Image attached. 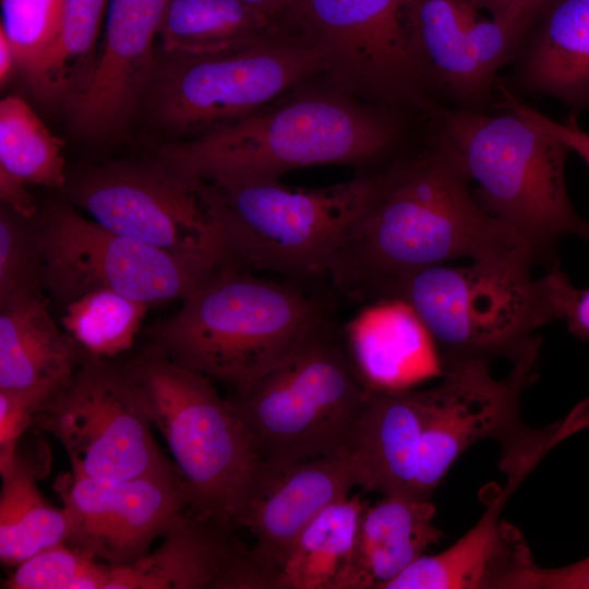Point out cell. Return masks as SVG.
I'll use <instances>...</instances> for the list:
<instances>
[{"instance_id":"1","label":"cell","mask_w":589,"mask_h":589,"mask_svg":"<svg viewBox=\"0 0 589 589\" xmlns=\"http://www.w3.org/2000/svg\"><path fill=\"white\" fill-rule=\"evenodd\" d=\"M374 175L373 193L327 269L345 296L382 300L400 279L456 259L538 263L510 228L480 206L456 156L433 134L425 148Z\"/></svg>"},{"instance_id":"11","label":"cell","mask_w":589,"mask_h":589,"mask_svg":"<svg viewBox=\"0 0 589 589\" xmlns=\"http://www.w3.org/2000/svg\"><path fill=\"white\" fill-rule=\"evenodd\" d=\"M312 48L280 33L205 55H168L148 91L156 118L200 135L241 119L322 75Z\"/></svg>"},{"instance_id":"31","label":"cell","mask_w":589,"mask_h":589,"mask_svg":"<svg viewBox=\"0 0 589 589\" xmlns=\"http://www.w3.org/2000/svg\"><path fill=\"white\" fill-rule=\"evenodd\" d=\"M149 305L111 290L86 293L63 306L61 326L93 358L129 350Z\"/></svg>"},{"instance_id":"17","label":"cell","mask_w":589,"mask_h":589,"mask_svg":"<svg viewBox=\"0 0 589 589\" xmlns=\"http://www.w3.org/2000/svg\"><path fill=\"white\" fill-rule=\"evenodd\" d=\"M354 486H362V476L350 450L289 464L263 461L238 528L253 534V555L273 578L275 589L302 531L327 507L347 498Z\"/></svg>"},{"instance_id":"12","label":"cell","mask_w":589,"mask_h":589,"mask_svg":"<svg viewBox=\"0 0 589 589\" xmlns=\"http://www.w3.org/2000/svg\"><path fill=\"white\" fill-rule=\"evenodd\" d=\"M64 189L69 203L116 232L187 261L227 264L202 182L160 159L94 166Z\"/></svg>"},{"instance_id":"2","label":"cell","mask_w":589,"mask_h":589,"mask_svg":"<svg viewBox=\"0 0 589 589\" xmlns=\"http://www.w3.org/2000/svg\"><path fill=\"white\" fill-rule=\"evenodd\" d=\"M302 86L241 119L164 147L159 159L203 181H275L304 167L370 165L400 141V112L327 84Z\"/></svg>"},{"instance_id":"19","label":"cell","mask_w":589,"mask_h":589,"mask_svg":"<svg viewBox=\"0 0 589 589\" xmlns=\"http://www.w3.org/2000/svg\"><path fill=\"white\" fill-rule=\"evenodd\" d=\"M539 461L533 456L502 460L507 483L481 493L486 508L477 525L446 550L419 557L385 589H503L534 561L522 534L500 514Z\"/></svg>"},{"instance_id":"20","label":"cell","mask_w":589,"mask_h":589,"mask_svg":"<svg viewBox=\"0 0 589 589\" xmlns=\"http://www.w3.org/2000/svg\"><path fill=\"white\" fill-rule=\"evenodd\" d=\"M344 337L362 381L373 390H404L442 375L440 352L404 301L368 305L346 326Z\"/></svg>"},{"instance_id":"13","label":"cell","mask_w":589,"mask_h":589,"mask_svg":"<svg viewBox=\"0 0 589 589\" xmlns=\"http://www.w3.org/2000/svg\"><path fill=\"white\" fill-rule=\"evenodd\" d=\"M45 263V288L63 306L96 290L148 305L182 300L221 266L187 261L116 232L68 201L35 218Z\"/></svg>"},{"instance_id":"7","label":"cell","mask_w":589,"mask_h":589,"mask_svg":"<svg viewBox=\"0 0 589 589\" xmlns=\"http://www.w3.org/2000/svg\"><path fill=\"white\" fill-rule=\"evenodd\" d=\"M131 364L144 387L153 425L184 484L188 513L238 528L263 464L244 420L213 381L176 363L156 346Z\"/></svg>"},{"instance_id":"35","label":"cell","mask_w":589,"mask_h":589,"mask_svg":"<svg viewBox=\"0 0 589 589\" xmlns=\"http://www.w3.org/2000/svg\"><path fill=\"white\" fill-rule=\"evenodd\" d=\"M45 404L32 393L0 389V472L14 461L22 436Z\"/></svg>"},{"instance_id":"30","label":"cell","mask_w":589,"mask_h":589,"mask_svg":"<svg viewBox=\"0 0 589 589\" xmlns=\"http://www.w3.org/2000/svg\"><path fill=\"white\" fill-rule=\"evenodd\" d=\"M109 0H63L55 43L31 86L48 99L67 100L85 81Z\"/></svg>"},{"instance_id":"3","label":"cell","mask_w":589,"mask_h":589,"mask_svg":"<svg viewBox=\"0 0 589 589\" xmlns=\"http://www.w3.org/2000/svg\"><path fill=\"white\" fill-rule=\"evenodd\" d=\"M488 115L477 109L436 107L433 135L456 156L473 195L491 216L550 262L562 239L589 241V221L574 208L565 167L572 153L557 136L515 108Z\"/></svg>"},{"instance_id":"43","label":"cell","mask_w":589,"mask_h":589,"mask_svg":"<svg viewBox=\"0 0 589 589\" xmlns=\"http://www.w3.org/2000/svg\"><path fill=\"white\" fill-rule=\"evenodd\" d=\"M477 9L488 10L492 14V19L500 21L504 10L505 0H469Z\"/></svg>"},{"instance_id":"38","label":"cell","mask_w":589,"mask_h":589,"mask_svg":"<svg viewBox=\"0 0 589 589\" xmlns=\"http://www.w3.org/2000/svg\"><path fill=\"white\" fill-rule=\"evenodd\" d=\"M561 320L574 337L589 342V288L577 289L569 279L564 285L560 305Z\"/></svg>"},{"instance_id":"32","label":"cell","mask_w":589,"mask_h":589,"mask_svg":"<svg viewBox=\"0 0 589 589\" xmlns=\"http://www.w3.org/2000/svg\"><path fill=\"white\" fill-rule=\"evenodd\" d=\"M45 263L35 219L0 207V306L40 296Z\"/></svg>"},{"instance_id":"21","label":"cell","mask_w":589,"mask_h":589,"mask_svg":"<svg viewBox=\"0 0 589 589\" xmlns=\"http://www.w3.org/2000/svg\"><path fill=\"white\" fill-rule=\"evenodd\" d=\"M430 402V387L369 389L349 448L361 469V489L382 495H413Z\"/></svg>"},{"instance_id":"14","label":"cell","mask_w":589,"mask_h":589,"mask_svg":"<svg viewBox=\"0 0 589 589\" xmlns=\"http://www.w3.org/2000/svg\"><path fill=\"white\" fill-rule=\"evenodd\" d=\"M540 339L513 360L510 372L496 378L491 359L464 358L443 364L418 456L413 495L432 498L457 459L477 442L494 438L503 449L534 430L524 425L520 401L536 375Z\"/></svg>"},{"instance_id":"42","label":"cell","mask_w":589,"mask_h":589,"mask_svg":"<svg viewBox=\"0 0 589 589\" xmlns=\"http://www.w3.org/2000/svg\"><path fill=\"white\" fill-rule=\"evenodd\" d=\"M250 8L266 16L273 23L293 0H241Z\"/></svg>"},{"instance_id":"36","label":"cell","mask_w":589,"mask_h":589,"mask_svg":"<svg viewBox=\"0 0 589 589\" xmlns=\"http://www.w3.org/2000/svg\"><path fill=\"white\" fill-rule=\"evenodd\" d=\"M505 589H589V556L562 567H525L504 586Z\"/></svg>"},{"instance_id":"26","label":"cell","mask_w":589,"mask_h":589,"mask_svg":"<svg viewBox=\"0 0 589 589\" xmlns=\"http://www.w3.org/2000/svg\"><path fill=\"white\" fill-rule=\"evenodd\" d=\"M47 467V454L32 458L19 446L12 465L0 472V561L5 566L13 568L67 541L68 517L63 507L50 505L36 484Z\"/></svg>"},{"instance_id":"28","label":"cell","mask_w":589,"mask_h":589,"mask_svg":"<svg viewBox=\"0 0 589 589\" xmlns=\"http://www.w3.org/2000/svg\"><path fill=\"white\" fill-rule=\"evenodd\" d=\"M278 33L274 23L241 0H169L158 39L167 55L215 53Z\"/></svg>"},{"instance_id":"25","label":"cell","mask_w":589,"mask_h":589,"mask_svg":"<svg viewBox=\"0 0 589 589\" xmlns=\"http://www.w3.org/2000/svg\"><path fill=\"white\" fill-rule=\"evenodd\" d=\"M469 0H416L414 31L430 94L441 89L467 106L486 97L495 82L473 59L469 28L480 17Z\"/></svg>"},{"instance_id":"5","label":"cell","mask_w":589,"mask_h":589,"mask_svg":"<svg viewBox=\"0 0 589 589\" xmlns=\"http://www.w3.org/2000/svg\"><path fill=\"white\" fill-rule=\"evenodd\" d=\"M200 181L227 263L250 273L297 280L327 275L335 253L373 193L375 175L308 189L280 180Z\"/></svg>"},{"instance_id":"33","label":"cell","mask_w":589,"mask_h":589,"mask_svg":"<svg viewBox=\"0 0 589 589\" xmlns=\"http://www.w3.org/2000/svg\"><path fill=\"white\" fill-rule=\"evenodd\" d=\"M112 566L61 543L24 561L5 579L7 589H107Z\"/></svg>"},{"instance_id":"8","label":"cell","mask_w":589,"mask_h":589,"mask_svg":"<svg viewBox=\"0 0 589 589\" xmlns=\"http://www.w3.org/2000/svg\"><path fill=\"white\" fill-rule=\"evenodd\" d=\"M531 266L471 262L418 271L390 287L384 299L408 304L431 335L442 364L464 358L516 359L560 321L565 273L532 278ZM383 300V299H382Z\"/></svg>"},{"instance_id":"39","label":"cell","mask_w":589,"mask_h":589,"mask_svg":"<svg viewBox=\"0 0 589 589\" xmlns=\"http://www.w3.org/2000/svg\"><path fill=\"white\" fill-rule=\"evenodd\" d=\"M552 0H505L500 22L522 44L540 13ZM496 21V20H495Z\"/></svg>"},{"instance_id":"27","label":"cell","mask_w":589,"mask_h":589,"mask_svg":"<svg viewBox=\"0 0 589 589\" xmlns=\"http://www.w3.org/2000/svg\"><path fill=\"white\" fill-rule=\"evenodd\" d=\"M369 504L361 494L323 510L290 550L277 589H346L361 515Z\"/></svg>"},{"instance_id":"37","label":"cell","mask_w":589,"mask_h":589,"mask_svg":"<svg viewBox=\"0 0 589 589\" xmlns=\"http://www.w3.org/2000/svg\"><path fill=\"white\" fill-rule=\"evenodd\" d=\"M504 104L517 109L561 139L572 152L576 153L582 159L589 169V133L580 129L575 120L565 122L555 121L521 103L512 93L506 95Z\"/></svg>"},{"instance_id":"23","label":"cell","mask_w":589,"mask_h":589,"mask_svg":"<svg viewBox=\"0 0 589 589\" xmlns=\"http://www.w3.org/2000/svg\"><path fill=\"white\" fill-rule=\"evenodd\" d=\"M431 498L383 495L361 515L346 589H385L426 551L443 532L435 525Z\"/></svg>"},{"instance_id":"24","label":"cell","mask_w":589,"mask_h":589,"mask_svg":"<svg viewBox=\"0 0 589 589\" xmlns=\"http://www.w3.org/2000/svg\"><path fill=\"white\" fill-rule=\"evenodd\" d=\"M536 21L518 64L520 86L574 113L589 110V0H552Z\"/></svg>"},{"instance_id":"10","label":"cell","mask_w":589,"mask_h":589,"mask_svg":"<svg viewBox=\"0 0 589 589\" xmlns=\"http://www.w3.org/2000/svg\"><path fill=\"white\" fill-rule=\"evenodd\" d=\"M33 426L65 449L71 470L106 481L180 476L160 450L131 361L87 356L35 416Z\"/></svg>"},{"instance_id":"29","label":"cell","mask_w":589,"mask_h":589,"mask_svg":"<svg viewBox=\"0 0 589 589\" xmlns=\"http://www.w3.org/2000/svg\"><path fill=\"white\" fill-rule=\"evenodd\" d=\"M63 145L22 97L1 99L0 169L26 185L64 188Z\"/></svg>"},{"instance_id":"9","label":"cell","mask_w":589,"mask_h":589,"mask_svg":"<svg viewBox=\"0 0 589 589\" xmlns=\"http://www.w3.org/2000/svg\"><path fill=\"white\" fill-rule=\"evenodd\" d=\"M416 0H293L274 21L317 52L325 84L397 112L435 107L416 40Z\"/></svg>"},{"instance_id":"34","label":"cell","mask_w":589,"mask_h":589,"mask_svg":"<svg viewBox=\"0 0 589 589\" xmlns=\"http://www.w3.org/2000/svg\"><path fill=\"white\" fill-rule=\"evenodd\" d=\"M63 0H1L0 29L29 82L58 34Z\"/></svg>"},{"instance_id":"4","label":"cell","mask_w":589,"mask_h":589,"mask_svg":"<svg viewBox=\"0 0 589 589\" xmlns=\"http://www.w3.org/2000/svg\"><path fill=\"white\" fill-rule=\"evenodd\" d=\"M155 329V346L176 363L241 390L279 362L326 316L293 281L225 264Z\"/></svg>"},{"instance_id":"15","label":"cell","mask_w":589,"mask_h":589,"mask_svg":"<svg viewBox=\"0 0 589 589\" xmlns=\"http://www.w3.org/2000/svg\"><path fill=\"white\" fill-rule=\"evenodd\" d=\"M53 489L68 517L65 543L110 566L144 557L189 508L180 476L106 481L70 470Z\"/></svg>"},{"instance_id":"22","label":"cell","mask_w":589,"mask_h":589,"mask_svg":"<svg viewBox=\"0 0 589 589\" xmlns=\"http://www.w3.org/2000/svg\"><path fill=\"white\" fill-rule=\"evenodd\" d=\"M86 357L57 325L41 297L0 306V389L32 393L47 402Z\"/></svg>"},{"instance_id":"6","label":"cell","mask_w":589,"mask_h":589,"mask_svg":"<svg viewBox=\"0 0 589 589\" xmlns=\"http://www.w3.org/2000/svg\"><path fill=\"white\" fill-rule=\"evenodd\" d=\"M368 393L344 330L324 316L231 402L263 461L289 464L349 452Z\"/></svg>"},{"instance_id":"18","label":"cell","mask_w":589,"mask_h":589,"mask_svg":"<svg viewBox=\"0 0 589 589\" xmlns=\"http://www.w3.org/2000/svg\"><path fill=\"white\" fill-rule=\"evenodd\" d=\"M161 539L144 557L112 566L107 589H275L231 529L184 512Z\"/></svg>"},{"instance_id":"16","label":"cell","mask_w":589,"mask_h":589,"mask_svg":"<svg viewBox=\"0 0 589 589\" xmlns=\"http://www.w3.org/2000/svg\"><path fill=\"white\" fill-rule=\"evenodd\" d=\"M169 0H109L101 48L81 87L65 100L73 129L100 140L117 131L148 89L154 43Z\"/></svg>"},{"instance_id":"40","label":"cell","mask_w":589,"mask_h":589,"mask_svg":"<svg viewBox=\"0 0 589 589\" xmlns=\"http://www.w3.org/2000/svg\"><path fill=\"white\" fill-rule=\"evenodd\" d=\"M27 187L20 179L0 169L1 204L25 218L35 219L38 208Z\"/></svg>"},{"instance_id":"41","label":"cell","mask_w":589,"mask_h":589,"mask_svg":"<svg viewBox=\"0 0 589 589\" xmlns=\"http://www.w3.org/2000/svg\"><path fill=\"white\" fill-rule=\"evenodd\" d=\"M19 70L17 59L14 48L7 37V35L0 29V83L1 86L8 84L14 72Z\"/></svg>"}]
</instances>
